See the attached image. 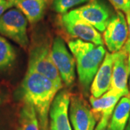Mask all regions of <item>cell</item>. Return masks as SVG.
Masks as SVG:
<instances>
[{
	"label": "cell",
	"instance_id": "3",
	"mask_svg": "<svg viewBox=\"0 0 130 130\" xmlns=\"http://www.w3.org/2000/svg\"><path fill=\"white\" fill-rule=\"evenodd\" d=\"M28 70L36 72L46 77L62 88V80L52 59L51 48L46 42L38 43L30 48Z\"/></svg>",
	"mask_w": 130,
	"mask_h": 130
},
{
	"label": "cell",
	"instance_id": "26",
	"mask_svg": "<svg viewBox=\"0 0 130 130\" xmlns=\"http://www.w3.org/2000/svg\"><path fill=\"white\" fill-rule=\"evenodd\" d=\"M2 0H0V2H2Z\"/></svg>",
	"mask_w": 130,
	"mask_h": 130
},
{
	"label": "cell",
	"instance_id": "17",
	"mask_svg": "<svg viewBox=\"0 0 130 130\" xmlns=\"http://www.w3.org/2000/svg\"><path fill=\"white\" fill-rule=\"evenodd\" d=\"M16 51L9 42L0 35V72L9 70L15 62Z\"/></svg>",
	"mask_w": 130,
	"mask_h": 130
},
{
	"label": "cell",
	"instance_id": "25",
	"mask_svg": "<svg viewBox=\"0 0 130 130\" xmlns=\"http://www.w3.org/2000/svg\"><path fill=\"white\" fill-rule=\"evenodd\" d=\"M129 87H130V75H129Z\"/></svg>",
	"mask_w": 130,
	"mask_h": 130
},
{
	"label": "cell",
	"instance_id": "15",
	"mask_svg": "<svg viewBox=\"0 0 130 130\" xmlns=\"http://www.w3.org/2000/svg\"><path fill=\"white\" fill-rule=\"evenodd\" d=\"M130 116V93L121 98L112 113L109 126L111 130H125Z\"/></svg>",
	"mask_w": 130,
	"mask_h": 130
},
{
	"label": "cell",
	"instance_id": "24",
	"mask_svg": "<svg viewBox=\"0 0 130 130\" xmlns=\"http://www.w3.org/2000/svg\"><path fill=\"white\" fill-rule=\"evenodd\" d=\"M125 129H130V116L129 119V121H128V124L126 126Z\"/></svg>",
	"mask_w": 130,
	"mask_h": 130
},
{
	"label": "cell",
	"instance_id": "12",
	"mask_svg": "<svg viewBox=\"0 0 130 130\" xmlns=\"http://www.w3.org/2000/svg\"><path fill=\"white\" fill-rule=\"evenodd\" d=\"M113 59V54L106 53L104 60L98 70L91 84L90 88L91 96L94 98L101 97L111 88Z\"/></svg>",
	"mask_w": 130,
	"mask_h": 130
},
{
	"label": "cell",
	"instance_id": "2",
	"mask_svg": "<svg viewBox=\"0 0 130 130\" xmlns=\"http://www.w3.org/2000/svg\"><path fill=\"white\" fill-rule=\"evenodd\" d=\"M69 48L74 57L83 93L88 95L93 79L106 54V49L103 46L80 39L69 42Z\"/></svg>",
	"mask_w": 130,
	"mask_h": 130
},
{
	"label": "cell",
	"instance_id": "14",
	"mask_svg": "<svg viewBox=\"0 0 130 130\" xmlns=\"http://www.w3.org/2000/svg\"><path fill=\"white\" fill-rule=\"evenodd\" d=\"M13 6L19 9L28 21L35 24L44 16L48 0H9Z\"/></svg>",
	"mask_w": 130,
	"mask_h": 130
},
{
	"label": "cell",
	"instance_id": "5",
	"mask_svg": "<svg viewBox=\"0 0 130 130\" xmlns=\"http://www.w3.org/2000/svg\"><path fill=\"white\" fill-rule=\"evenodd\" d=\"M61 23L65 31L72 37L103 46L104 41L101 33L93 25L81 18L75 9L62 14Z\"/></svg>",
	"mask_w": 130,
	"mask_h": 130
},
{
	"label": "cell",
	"instance_id": "22",
	"mask_svg": "<svg viewBox=\"0 0 130 130\" xmlns=\"http://www.w3.org/2000/svg\"><path fill=\"white\" fill-rule=\"evenodd\" d=\"M126 16V23H127V26H128V30H129V37L128 38L130 39V9L127 11L125 13Z\"/></svg>",
	"mask_w": 130,
	"mask_h": 130
},
{
	"label": "cell",
	"instance_id": "23",
	"mask_svg": "<svg viewBox=\"0 0 130 130\" xmlns=\"http://www.w3.org/2000/svg\"><path fill=\"white\" fill-rule=\"evenodd\" d=\"M6 98H7V95L5 92L0 90V106H2L4 103Z\"/></svg>",
	"mask_w": 130,
	"mask_h": 130
},
{
	"label": "cell",
	"instance_id": "9",
	"mask_svg": "<svg viewBox=\"0 0 130 130\" xmlns=\"http://www.w3.org/2000/svg\"><path fill=\"white\" fill-rule=\"evenodd\" d=\"M114 54L111 88L129 94L127 86L130 75V39Z\"/></svg>",
	"mask_w": 130,
	"mask_h": 130
},
{
	"label": "cell",
	"instance_id": "18",
	"mask_svg": "<svg viewBox=\"0 0 130 130\" xmlns=\"http://www.w3.org/2000/svg\"><path fill=\"white\" fill-rule=\"evenodd\" d=\"M90 1L92 0H53L52 7L56 12L63 14L72 7Z\"/></svg>",
	"mask_w": 130,
	"mask_h": 130
},
{
	"label": "cell",
	"instance_id": "11",
	"mask_svg": "<svg viewBox=\"0 0 130 130\" xmlns=\"http://www.w3.org/2000/svg\"><path fill=\"white\" fill-rule=\"evenodd\" d=\"M70 96L67 90L56 94L49 111V130H72L69 119Z\"/></svg>",
	"mask_w": 130,
	"mask_h": 130
},
{
	"label": "cell",
	"instance_id": "27",
	"mask_svg": "<svg viewBox=\"0 0 130 130\" xmlns=\"http://www.w3.org/2000/svg\"><path fill=\"white\" fill-rule=\"evenodd\" d=\"M125 130H130V129H125Z\"/></svg>",
	"mask_w": 130,
	"mask_h": 130
},
{
	"label": "cell",
	"instance_id": "21",
	"mask_svg": "<svg viewBox=\"0 0 130 130\" xmlns=\"http://www.w3.org/2000/svg\"><path fill=\"white\" fill-rule=\"evenodd\" d=\"M12 7L13 5L9 0H2L0 2V18Z\"/></svg>",
	"mask_w": 130,
	"mask_h": 130
},
{
	"label": "cell",
	"instance_id": "8",
	"mask_svg": "<svg viewBox=\"0 0 130 130\" xmlns=\"http://www.w3.org/2000/svg\"><path fill=\"white\" fill-rule=\"evenodd\" d=\"M70 118L74 130H94L96 119L92 108L81 95L70 96Z\"/></svg>",
	"mask_w": 130,
	"mask_h": 130
},
{
	"label": "cell",
	"instance_id": "1",
	"mask_svg": "<svg viewBox=\"0 0 130 130\" xmlns=\"http://www.w3.org/2000/svg\"><path fill=\"white\" fill-rule=\"evenodd\" d=\"M60 90V87L46 77L27 70L20 85V96L24 102L34 107L41 130H48L50 108Z\"/></svg>",
	"mask_w": 130,
	"mask_h": 130
},
{
	"label": "cell",
	"instance_id": "7",
	"mask_svg": "<svg viewBox=\"0 0 130 130\" xmlns=\"http://www.w3.org/2000/svg\"><path fill=\"white\" fill-rule=\"evenodd\" d=\"M129 37V30L124 14L117 11L112 16L103 32V41L110 53L119 51Z\"/></svg>",
	"mask_w": 130,
	"mask_h": 130
},
{
	"label": "cell",
	"instance_id": "10",
	"mask_svg": "<svg viewBox=\"0 0 130 130\" xmlns=\"http://www.w3.org/2000/svg\"><path fill=\"white\" fill-rule=\"evenodd\" d=\"M74 9L81 18L99 32H104L113 15L111 8L101 0H92L87 5Z\"/></svg>",
	"mask_w": 130,
	"mask_h": 130
},
{
	"label": "cell",
	"instance_id": "20",
	"mask_svg": "<svg viewBox=\"0 0 130 130\" xmlns=\"http://www.w3.org/2000/svg\"><path fill=\"white\" fill-rule=\"evenodd\" d=\"M111 117V116H103L101 119L98 121V124L94 130H111L109 126Z\"/></svg>",
	"mask_w": 130,
	"mask_h": 130
},
{
	"label": "cell",
	"instance_id": "4",
	"mask_svg": "<svg viewBox=\"0 0 130 130\" xmlns=\"http://www.w3.org/2000/svg\"><path fill=\"white\" fill-rule=\"evenodd\" d=\"M27 28L28 20L17 8L8 9L0 18V34L24 49L29 45Z\"/></svg>",
	"mask_w": 130,
	"mask_h": 130
},
{
	"label": "cell",
	"instance_id": "13",
	"mask_svg": "<svg viewBox=\"0 0 130 130\" xmlns=\"http://www.w3.org/2000/svg\"><path fill=\"white\" fill-rule=\"evenodd\" d=\"M124 92L110 88L101 97L90 96V103L96 121H99L103 116H111L117 103L121 98L126 95Z\"/></svg>",
	"mask_w": 130,
	"mask_h": 130
},
{
	"label": "cell",
	"instance_id": "6",
	"mask_svg": "<svg viewBox=\"0 0 130 130\" xmlns=\"http://www.w3.org/2000/svg\"><path fill=\"white\" fill-rule=\"evenodd\" d=\"M51 56L61 80L67 86H71L75 79V60L67 49L64 40L59 36L54 38L51 46Z\"/></svg>",
	"mask_w": 130,
	"mask_h": 130
},
{
	"label": "cell",
	"instance_id": "19",
	"mask_svg": "<svg viewBox=\"0 0 130 130\" xmlns=\"http://www.w3.org/2000/svg\"><path fill=\"white\" fill-rule=\"evenodd\" d=\"M118 11L126 13L130 9V0H108Z\"/></svg>",
	"mask_w": 130,
	"mask_h": 130
},
{
	"label": "cell",
	"instance_id": "16",
	"mask_svg": "<svg viewBox=\"0 0 130 130\" xmlns=\"http://www.w3.org/2000/svg\"><path fill=\"white\" fill-rule=\"evenodd\" d=\"M17 130H41L36 111L28 103L24 102L20 110Z\"/></svg>",
	"mask_w": 130,
	"mask_h": 130
}]
</instances>
